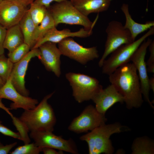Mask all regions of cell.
<instances>
[{
    "label": "cell",
    "mask_w": 154,
    "mask_h": 154,
    "mask_svg": "<svg viewBox=\"0 0 154 154\" xmlns=\"http://www.w3.org/2000/svg\"><path fill=\"white\" fill-rule=\"evenodd\" d=\"M109 79L123 97L128 109L141 107L143 102L141 85L137 70L132 63L117 68L109 75Z\"/></svg>",
    "instance_id": "cell-1"
},
{
    "label": "cell",
    "mask_w": 154,
    "mask_h": 154,
    "mask_svg": "<svg viewBox=\"0 0 154 154\" xmlns=\"http://www.w3.org/2000/svg\"><path fill=\"white\" fill-rule=\"evenodd\" d=\"M54 93L45 96L33 108L25 110L19 117L29 131H53L56 118L53 109L48 101Z\"/></svg>",
    "instance_id": "cell-2"
},
{
    "label": "cell",
    "mask_w": 154,
    "mask_h": 154,
    "mask_svg": "<svg viewBox=\"0 0 154 154\" xmlns=\"http://www.w3.org/2000/svg\"><path fill=\"white\" fill-rule=\"evenodd\" d=\"M123 127L118 123H105L82 135L80 139L87 143L90 154H111L114 148L110 137L114 133L123 131Z\"/></svg>",
    "instance_id": "cell-3"
},
{
    "label": "cell",
    "mask_w": 154,
    "mask_h": 154,
    "mask_svg": "<svg viewBox=\"0 0 154 154\" xmlns=\"http://www.w3.org/2000/svg\"><path fill=\"white\" fill-rule=\"evenodd\" d=\"M56 27L61 23L81 25L87 30L93 29L97 20L93 22L82 15L74 6L70 0L56 3L48 8Z\"/></svg>",
    "instance_id": "cell-4"
},
{
    "label": "cell",
    "mask_w": 154,
    "mask_h": 154,
    "mask_svg": "<svg viewBox=\"0 0 154 154\" xmlns=\"http://www.w3.org/2000/svg\"><path fill=\"white\" fill-rule=\"evenodd\" d=\"M154 34V27H153L137 40L123 45L116 49L104 62L101 67L102 73L109 75L119 67L128 63L142 43Z\"/></svg>",
    "instance_id": "cell-5"
},
{
    "label": "cell",
    "mask_w": 154,
    "mask_h": 154,
    "mask_svg": "<svg viewBox=\"0 0 154 154\" xmlns=\"http://www.w3.org/2000/svg\"><path fill=\"white\" fill-rule=\"evenodd\" d=\"M72 90V95L79 103L92 100L103 88L96 78L79 73L70 72L66 74Z\"/></svg>",
    "instance_id": "cell-6"
},
{
    "label": "cell",
    "mask_w": 154,
    "mask_h": 154,
    "mask_svg": "<svg viewBox=\"0 0 154 154\" xmlns=\"http://www.w3.org/2000/svg\"><path fill=\"white\" fill-rule=\"evenodd\" d=\"M106 39L103 54L98 62L102 67L104 61L112 52L121 45L131 43L133 41L129 31L122 23L114 20L110 22L106 29Z\"/></svg>",
    "instance_id": "cell-7"
},
{
    "label": "cell",
    "mask_w": 154,
    "mask_h": 154,
    "mask_svg": "<svg viewBox=\"0 0 154 154\" xmlns=\"http://www.w3.org/2000/svg\"><path fill=\"white\" fill-rule=\"evenodd\" d=\"M107 120L105 115L99 112L95 107L90 105L72 120L68 129L76 133L87 132L105 123Z\"/></svg>",
    "instance_id": "cell-8"
},
{
    "label": "cell",
    "mask_w": 154,
    "mask_h": 154,
    "mask_svg": "<svg viewBox=\"0 0 154 154\" xmlns=\"http://www.w3.org/2000/svg\"><path fill=\"white\" fill-rule=\"evenodd\" d=\"M58 47L62 55L82 64H85L99 57L96 47H85L72 37H68L61 41L58 43Z\"/></svg>",
    "instance_id": "cell-9"
},
{
    "label": "cell",
    "mask_w": 154,
    "mask_h": 154,
    "mask_svg": "<svg viewBox=\"0 0 154 154\" xmlns=\"http://www.w3.org/2000/svg\"><path fill=\"white\" fill-rule=\"evenodd\" d=\"M29 136L34 143L40 147H49L72 154L78 153L76 146L72 139H65L53 134L52 132L31 131Z\"/></svg>",
    "instance_id": "cell-10"
},
{
    "label": "cell",
    "mask_w": 154,
    "mask_h": 154,
    "mask_svg": "<svg viewBox=\"0 0 154 154\" xmlns=\"http://www.w3.org/2000/svg\"><path fill=\"white\" fill-rule=\"evenodd\" d=\"M152 41V39L149 38L147 40H145L135 52L131 61L138 72V76L142 95L145 100L153 108V106L149 98L150 90L149 84V78L147 74L146 64L145 61L147 49Z\"/></svg>",
    "instance_id": "cell-11"
},
{
    "label": "cell",
    "mask_w": 154,
    "mask_h": 154,
    "mask_svg": "<svg viewBox=\"0 0 154 154\" xmlns=\"http://www.w3.org/2000/svg\"><path fill=\"white\" fill-rule=\"evenodd\" d=\"M40 54L38 48L31 49L22 59L14 64L10 76L11 82L16 90L25 96L28 97L29 94L25 85V77L29 63L33 58H39Z\"/></svg>",
    "instance_id": "cell-12"
},
{
    "label": "cell",
    "mask_w": 154,
    "mask_h": 154,
    "mask_svg": "<svg viewBox=\"0 0 154 154\" xmlns=\"http://www.w3.org/2000/svg\"><path fill=\"white\" fill-rule=\"evenodd\" d=\"M28 9L14 0H2L0 2V25L6 29L19 24Z\"/></svg>",
    "instance_id": "cell-13"
},
{
    "label": "cell",
    "mask_w": 154,
    "mask_h": 154,
    "mask_svg": "<svg viewBox=\"0 0 154 154\" xmlns=\"http://www.w3.org/2000/svg\"><path fill=\"white\" fill-rule=\"evenodd\" d=\"M0 98H5L13 102L10 106L11 110L21 108L25 110L32 109L38 103L37 100L25 96L19 93L11 82L10 77L3 86L0 88Z\"/></svg>",
    "instance_id": "cell-14"
},
{
    "label": "cell",
    "mask_w": 154,
    "mask_h": 154,
    "mask_svg": "<svg viewBox=\"0 0 154 154\" xmlns=\"http://www.w3.org/2000/svg\"><path fill=\"white\" fill-rule=\"evenodd\" d=\"M56 43L46 42L38 47L40 54L38 58L48 71L52 72L59 77L60 69L61 52Z\"/></svg>",
    "instance_id": "cell-15"
},
{
    "label": "cell",
    "mask_w": 154,
    "mask_h": 154,
    "mask_svg": "<svg viewBox=\"0 0 154 154\" xmlns=\"http://www.w3.org/2000/svg\"><path fill=\"white\" fill-rule=\"evenodd\" d=\"M92 100L95 103L97 110L104 115L106 111L116 103L124 102L123 96L111 84L99 91Z\"/></svg>",
    "instance_id": "cell-16"
},
{
    "label": "cell",
    "mask_w": 154,
    "mask_h": 154,
    "mask_svg": "<svg viewBox=\"0 0 154 154\" xmlns=\"http://www.w3.org/2000/svg\"><path fill=\"white\" fill-rule=\"evenodd\" d=\"M56 27H54L49 30L37 42L32 49L38 48L41 45L46 42L58 44L63 39L68 37L86 38L90 37L93 33L92 29L87 30L83 27L78 31L72 32L68 29L58 30Z\"/></svg>",
    "instance_id": "cell-17"
},
{
    "label": "cell",
    "mask_w": 154,
    "mask_h": 154,
    "mask_svg": "<svg viewBox=\"0 0 154 154\" xmlns=\"http://www.w3.org/2000/svg\"><path fill=\"white\" fill-rule=\"evenodd\" d=\"M74 6L84 15L107 11L112 0H70Z\"/></svg>",
    "instance_id": "cell-18"
},
{
    "label": "cell",
    "mask_w": 154,
    "mask_h": 154,
    "mask_svg": "<svg viewBox=\"0 0 154 154\" xmlns=\"http://www.w3.org/2000/svg\"><path fill=\"white\" fill-rule=\"evenodd\" d=\"M121 9L124 14L125 19L124 27L129 31L133 41L135 40L139 34L154 26L153 21H147L144 24L138 23L135 21L130 14L127 4H123Z\"/></svg>",
    "instance_id": "cell-19"
},
{
    "label": "cell",
    "mask_w": 154,
    "mask_h": 154,
    "mask_svg": "<svg viewBox=\"0 0 154 154\" xmlns=\"http://www.w3.org/2000/svg\"><path fill=\"white\" fill-rule=\"evenodd\" d=\"M24 42L23 35L19 24L7 29L3 46L11 52Z\"/></svg>",
    "instance_id": "cell-20"
},
{
    "label": "cell",
    "mask_w": 154,
    "mask_h": 154,
    "mask_svg": "<svg viewBox=\"0 0 154 154\" xmlns=\"http://www.w3.org/2000/svg\"><path fill=\"white\" fill-rule=\"evenodd\" d=\"M19 24L23 35L24 43L28 45L31 50L35 44L34 35L36 27L28 9Z\"/></svg>",
    "instance_id": "cell-21"
},
{
    "label": "cell",
    "mask_w": 154,
    "mask_h": 154,
    "mask_svg": "<svg viewBox=\"0 0 154 154\" xmlns=\"http://www.w3.org/2000/svg\"><path fill=\"white\" fill-rule=\"evenodd\" d=\"M131 149L132 154H153L154 143L146 137H138L134 141Z\"/></svg>",
    "instance_id": "cell-22"
},
{
    "label": "cell",
    "mask_w": 154,
    "mask_h": 154,
    "mask_svg": "<svg viewBox=\"0 0 154 154\" xmlns=\"http://www.w3.org/2000/svg\"><path fill=\"white\" fill-rule=\"evenodd\" d=\"M54 27H56L54 20L48 9L43 20L40 24L36 27L34 35L35 44L49 30Z\"/></svg>",
    "instance_id": "cell-23"
},
{
    "label": "cell",
    "mask_w": 154,
    "mask_h": 154,
    "mask_svg": "<svg viewBox=\"0 0 154 154\" xmlns=\"http://www.w3.org/2000/svg\"><path fill=\"white\" fill-rule=\"evenodd\" d=\"M48 10V9L45 6L34 2L30 5L28 11L36 27L42 21Z\"/></svg>",
    "instance_id": "cell-24"
},
{
    "label": "cell",
    "mask_w": 154,
    "mask_h": 154,
    "mask_svg": "<svg viewBox=\"0 0 154 154\" xmlns=\"http://www.w3.org/2000/svg\"><path fill=\"white\" fill-rule=\"evenodd\" d=\"M13 124L18 131L22 141L24 144L30 143L31 138L29 135V130L25 124L21 121L19 118H17L12 115L10 116Z\"/></svg>",
    "instance_id": "cell-25"
},
{
    "label": "cell",
    "mask_w": 154,
    "mask_h": 154,
    "mask_svg": "<svg viewBox=\"0 0 154 154\" xmlns=\"http://www.w3.org/2000/svg\"><path fill=\"white\" fill-rule=\"evenodd\" d=\"M13 64L4 54L0 55V77L5 83L10 76Z\"/></svg>",
    "instance_id": "cell-26"
},
{
    "label": "cell",
    "mask_w": 154,
    "mask_h": 154,
    "mask_svg": "<svg viewBox=\"0 0 154 154\" xmlns=\"http://www.w3.org/2000/svg\"><path fill=\"white\" fill-rule=\"evenodd\" d=\"M31 49L28 45L24 43L13 51L9 52L8 58L13 63H15L22 59Z\"/></svg>",
    "instance_id": "cell-27"
},
{
    "label": "cell",
    "mask_w": 154,
    "mask_h": 154,
    "mask_svg": "<svg viewBox=\"0 0 154 154\" xmlns=\"http://www.w3.org/2000/svg\"><path fill=\"white\" fill-rule=\"evenodd\" d=\"M41 151V148L34 142L25 144L19 146L10 152L11 154H38Z\"/></svg>",
    "instance_id": "cell-28"
},
{
    "label": "cell",
    "mask_w": 154,
    "mask_h": 154,
    "mask_svg": "<svg viewBox=\"0 0 154 154\" xmlns=\"http://www.w3.org/2000/svg\"><path fill=\"white\" fill-rule=\"evenodd\" d=\"M150 55L146 64L147 72L154 73V42L152 41L149 46Z\"/></svg>",
    "instance_id": "cell-29"
},
{
    "label": "cell",
    "mask_w": 154,
    "mask_h": 154,
    "mask_svg": "<svg viewBox=\"0 0 154 154\" xmlns=\"http://www.w3.org/2000/svg\"><path fill=\"white\" fill-rule=\"evenodd\" d=\"M0 132L5 135L21 140V137L18 132L13 131L1 123L0 124Z\"/></svg>",
    "instance_id": "cell-30"
},
{
    "label": "cell",
    "mask_w": 154,
    "mask_h": 154,
    "mask_svg": "<svg viewBox=\"0 0 154 154\" xmlns=\"http://www.w3.org/2000/svg\"><path fill=\"white\" fill-rule=\"evenodd\" d=\"M7 29L0 25V55L4 54L5 48L3 45Z\"/></svg>",
    "instance_id": "cell-31"
},
{
    "label": "cell",
    "mask_w": 154,
    "mask_h": 154,
    "mask_svg": "<svg viewBox=\"0 0 154 154\" xmlns=\"http://www.w3.org/2000/svg\"><path fill=\"white\" fill-rule=\"evenodd\" d=\"M17 144V142L6 145L0 146V154H8L10 150Z\"/></svg>",
    "instance_id": "cell-32"
},
{
    "label": "cell",
    "mask_w": 154,
    "mask_h": 154,
    "mask_svg": "<svg viewBox=\"0 0 154 154\" xmlns=\"http://www.w3.org/2000/svg\"><path fill=\"white\" fill-rule=\"evenodd\" d=\"M66 0H35L34 2L40 4L49 8L51 3L53 2L56 3L60 2Z\"/></svg>",
    "instance_id": "cell-33"
},
{
    "label": "cell",
    "mask_w": 154,
    "mask_h": 154,
    "mask_svg": "<svg viewBox=\"0 0 154 154\" xmlns=\"http://www.w3.org/2000/svg\"><path fill=\"white\" fill-rule=\"evenodd\" d=\"M41 148V152H42L44 154H62L63 153V151L60 150L57 151L55 149L49 147Z\"/></svg>",
    "instance_id": "cell-34"
},
{
    "label": "cell",
    "mask_w": 154,
    "mask_h": 154,
    "mask_svg": "<svg viewBox=\"0 0 154 154\" xmlns=\"http://www.w3.org/2000/svg\"><path fill=\"white\" fill-rule=\"evenodd\" d=\"M2 98H0V108L5 111L10 116L13 114L10 112V108H7L3 104L2 101Z\"/></svg>",
    "instance_id": "cell-35"
},
{
    "label": "cell",
    "mask_w": 154,
    "mask_h": 154,
    "mask_svg": "<svg viewBox=\"0 0 154 154\" xmlns=\"http://www.w3.org/2000/svg\"><path fill=\"white\" fill-rule=\"evenodd\" d=\"M17 1L24 5L27 7L33 3L35 0H14Z\"/></svg>",
    "instance_id": "cell-36"
},
{
    "label": "cell",
    "mask_w": 154,
    "mask_h": 154,
    "mask_svg": "<svg viewBox=\"0 0 154 154\" xmlns=\"http://www.w3.org/2000/svg\"><path fill=\"white\" fill-rule=\"evenodd\" d=\"M149 84L150 89H151L154 92V77H152L149 78Z\"/></svg>",
    "instance_id": "cell-37"
},
{
    "label": "cell",
    "mask_w": 154,
    "mask_h": 154,
    "mask_svg": "<svg viewBox=\"0 0 154 154\" xmlns=\"http://www.w3.org/2000/svg\"><path fill=\"white\" fill-rule=\"evenodd\" d=\"M5 84V83L0 77V88L3 86Z\"/></svg>",
    "instance_id": "cell-38"
},
{
    "label": "cell",
    "mask_w": 154,
    "mask_h": 154,
    "mask_svg": "<svg viewBox=\"0 0 154 154\" xmlns=\"http://www.w3.org/2000/svg\"><path fill=\"white\" fill-rule=\"evenodd\" d=\"M1 122L0 121V124L1 123ZM3 145L1 143L0 141V146Z\"/></svg>",
    "instance_id": "cell-39"
},
{
    "label": "cell",
    "mask_w": 154,
    "mask_h": 154,
    "mask_svg": "<svg viewBox=\"0 0 154 154\" xmlns=\"http://www.w3.org/2000/svg\"><path fill=\"white\" fill-rule=\"evenodd\" d=\"M2 0H0V2L2 1Z\"/></svg>",
    "instance_id": "cell-40"
}]
</instances>
